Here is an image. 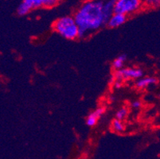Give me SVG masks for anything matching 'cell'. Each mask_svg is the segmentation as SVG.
Returning <instances> with one entry per match:
<instances>
[{
  "instance_id": "cell-5",
  "label": "cell",
  "mask_w": 160,
  "mask_h": 159,
  "mask_svg": "<svg viewBox=\"0 0 160 159\" xmlns=\"http://www.w3.org/2000/svg\"><path fill=\"white\" fill-rule=\"evenodd\" d=\"M127 17L128 16L123 15V14L114 13L112 16L108 21L107 26H108L109 28H117V27H120V26H121L122 25H123L126 22Z\"/></svg>"
},
{
  "instance_id": "cell-7",
  "label": "cell",
  "mask_w": 160,
  "mask_h": 159,
  "mask_svg": "<svg viewBox=\"0 0 160 159\" xmlns=\"http://www.w3.org/2000/svg\"><path fill=\"white\" fill-rule=\"evenodd\" d=\"M116 0H104V4H103V10H104V15L108 21L109 18L112 16L115 13V7H116Z\"/></svg>"
},
{
  "instance_id": "cell-10",
  "label": "cell",
  "mask_w": 160,
  "mask_h": 159,
  "mask_svg": "<svg viewBox=\"0 0 160 159\" xmlns=\"http://www.w3.org/2000/svg\"><path fill=\"white\" fill-rule=\"evenodd\" d=\"M111 127L112 130L114 132H116V133H122L123 132L125 129L124 124H123V121L119 120L117 119H115L112 121L111 123Z\"/></svg>"
},
{
  "instance_id": "cell-12",
  "label": "cell",
  "mask_w": 160,
  "mask_h": 159,
  "mask_svg": "<svg viewBox=\"0 0 160 159\" xmlns=\"http://www.w3.org/2000/svg\"><path fill=\"white\" fill-rule=\"evenodd\" d=\"M128 115V109L127 107H123L116 112V119L123 121V119L127 118Z\"/></svg>"
},
{
  "instance_id": "cell-18",
  "label": "cell",
  "mask_w": 160,
  "mask_h": 159,
  "mask_svg": "<svg viewBox=\"0 0 160 159\" xmlns=\"http://www.w3.org/2000/svg\"><path fill=\"white\" fill-rule=\"evenodd\" d=\"M159 127H160V125H159Z\"/></svg>"
},
{
  "instance_id": "cell-9",
  "label": "cell",
  "mask_w": 160,
  "mask_h": 159,
  "mask_svg": "<svg viewBox=\"0 0 160 159\" xmlns=\"http://www.w3.org/2000/svg\"><path fill=\"white\" fill-rule=\"evenodd\" d=\"M127 60V56L124 54L120 55V56L116 57V59L113 61L112 62V68H114L116 71L118 70H120L123 68V65H124V62Z\"/></svg>"
},
{
  "instance_id": "cell-3",
  "label": "cell",
  "mask_w": 160,
  "mask_h": 159,
  "mask_svg": "<svg viewBox=\"0 0 160 159\" xmlns=\"http://www.w3.org/2000/svg\"><path fill=\"white\" fill-rule=\"evenodd\" d=\"M143 7L142 0H116L115 13L128 16L138 12Z\"/></svg>"
},
{
  "instance_id": "cell-14",
  "label": "cell",
  "mask_w": 160,
  "mask_h": 159,
  "mask_svg": "<svg viewBox=\"0 0 160 159\" xmlns=\"http://www.w3.org/2000/svg\"><path fill=\"white\" fill-rule=\"evenodd\" d=\"M30 11L31 10L30 9V7L26 5L24 2H22L20 3V5L18 6V9H17V13H18V14L19 16H24L28 14Z\"/></svg>"
},
{
  "instance_id": "cell-4",
  "label": "cell",
  "mask_w": 160,
  "mask_h": 159,
  "mask_svg": "<svg viewBox=\"0 0 160 159\" xmlns=\"http://www.w3.org/2000/svg\"><path fill=\"white\" fill-rule=\"evenodd\" d=\"M143 76V71L141 68H123L122 69L116 71L113 80L120 82L125 80H139Z\"/></svg>"
},
{
  "instance_id": "cell-6",
  "label": "cell",
  "mask_w": 160,
  "mask_h": 159,
  "mask_svg": "<svg viewBox=\"0 0 160 159\" xmlns=\"http://www.w3.org/2000/svg\"><path fill=\"white\" fill-rule=\"evenodd\" d=\"M104 112H105V108L103 107H100L96 109L94 112H92L88 116L86 119V124L88 127L95 126L97 124V121L104 115Z\"/></svg>"
},
{
  "instance_id": "cell-8",
  "label": "cell",
  "mask_w": 160,
  "mask_h": 159,
  "mask_svg": "<svg viewBox=\"0 0 160 159\" xmlns=\"http://www.w3.org/2000/svg\"><path fill=\"white\" fill-rule=\"evenodd\" d=\"M157 82H158V80L155 77H142V78L139 79L138 81H136V87H138L139 89H144V88L148 87V86L155 84Z\"/></svg>"
},
{
  "instance_id": "cell-1",
  "label": "cell",
  "mask_w": 160,
  "mask_h": 159,
  "mask_svg": "<svg viewBox=\"0 0 160 159\" xmlns=\"http://www.w3.org/2000/svg\"><path fill=\"white\" fill-rule=\"evenodd\" d=\"M103 4L104 0H88L76 11L74 19L79 27L80 37H85L107 25Z\"/></svg>"
},
{
  "instance_id": "cell-11",
  "label": "cell",
  "mask_w": 160,
  "mask_h": 159,
  "mask_svg": "<svg viewBox=\"0 0 160 159\" xmlns=\"http://www.w3.org/2000/svg\"><path fill=\"white\" fill-rule=\"evenodd\" d=\"M22 2L28 6L30 10L42 7V0H22Z\"/></svg>"
},
{
  "instance_id": "cell-15",
  "label": "cell",
  "mask_w": 160,
  "mask_h": 159,
  "mask_svg": "<svg viewBox=\"0 0 160 159\" xmlns=\"http://www.w3.org/2000/svg\"><path fill=\"white\" fill-rule=\"evenodd\" d=\"M61 0H42V7L46 8H53L58 5Z\"/></svg>"
},
{
  "instance_id": "cell-16",
  "label": "cell",
  "mask_w": 160,
  "mask_h": 159,
  "mask_svg": "<svg viewBox=\"0 0 160 159\" xmlns=\"http://www.w3.org/2000/svg\"><path fill=\"white\" fill-rule=\"evenodd\" d=\"M142 106V103L139 100H134L131 103V107L134 109H139Z\"/></svg>"
},
{
  "instance_id": "cell-2",
  "label": "cell",
  "mask_w": 160,
  "mask_h": 159,
  "mask_svg": "<svg viewBox=\"0 0 160 159\" xmlns=\"http://www.w3.org/2000/svg\"><path fill=\"white\" fill-rule=\"evenodd\" d=\"M53 28L62 37L68 40H75L80 37L79 27L72 16L59 17L53 22Z\"/></svg>"
},
{
  "instance_id": "cell-17",
  "label": "cell",
  "mask_w": 160,
  "mask_h": 159,
  "mask_svg": "<svg viewBox=\"0 0 160 159\" xmlns=\"http://www.w3.org/2000/svg\"><path fill=\"white\" fill-rule=\"evenodd\" d=\"M159 98H160V94H159Z\"/></svg>"
},
{
  "instance_id": "cell-13",
  "label": "cell",
  "mask_w": 160,
  "mask_h": 159,
  "mask_svg": "<svg viewBox=\"0 0 160 159\" xmlns=\"http://www.w3.org/2000/svg\"><path fill=\"white\" fill-rule=\"evenodd\" d=\"M143 7L147 8H157L160 7V0H142Z\"/></svg>"
}]
</instances>
